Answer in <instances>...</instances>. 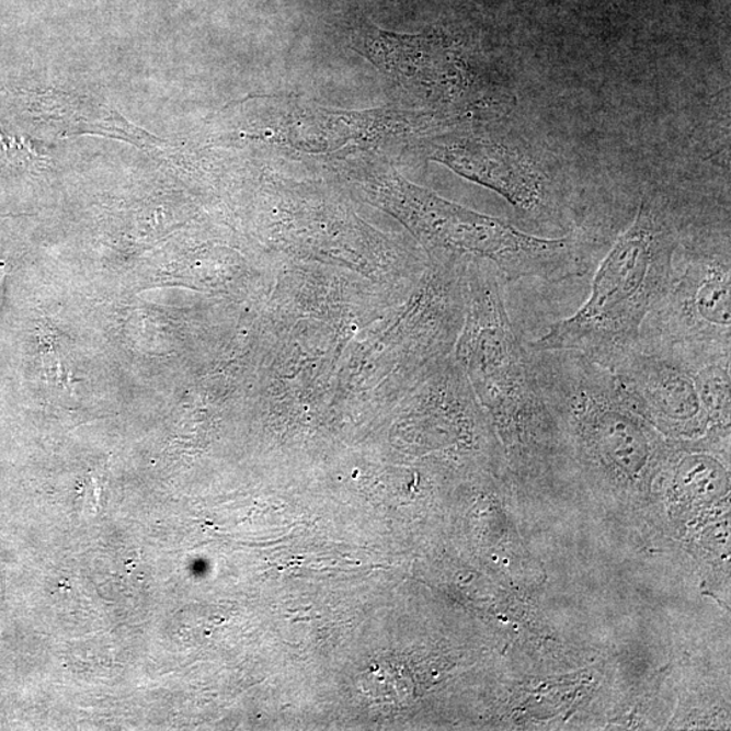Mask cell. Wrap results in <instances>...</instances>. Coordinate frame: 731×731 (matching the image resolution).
<instances>
[{
	"instance_id": "obj_8",
	"label": "cell",
	"mask_w": 731,
	"mask_h": 731,
	"mask_svg": "<svg viewBox=\"0 0 731 731\" xmlns=\"http://www.w3.org/2000/svg\"><path fill=\"white\" fill-rule=\"evenodd\" d=\"M429 159L492 190L517 210L538 215L551 194L545 172L516 148L480 136H447L425 142Z\"/></svg>"
},
{
	"instance_id": "obj_6",
	"label": "cell",
	"mask_w": 731,
	"mask_h": 731,
	"mask_svg": "<svg viewBox=\"0 0 731 731\" xmlns=\"http://www.w3.org/2000/svg\"><path fill=\"white\" fill-rule=\"evenodd\" d=\"M707 358L712 356L675 345L638 343L607 368L650 423L666 433L694 435L709 427L701 381Z\"/></svg>"
},
{
	"instance_id": "obj_2",
	"label": "cell",
	"mask_w": 731,
	"mask_h": 731,
	"mask_svg": "<svg viewBox=\"0 0 731 731\" xmlns=\"http://www.w3.org/2000/svg\"><path fill=\"white\" fill-rule=\"evenodd\" d=\"M676 250L675 228L664 210L643 199L598 266L586 301L529 343V351H574L612 366L637 347L643 322L670 290Z\"/></svg>"
},
{
	"instance_id": "obj_3",
	"label": "cell",
	"mask_w": 731,
	"mask_h": 731,
	"mask_svg": "<svg viewBox=\"0 0 731 731\" xmlns=\"http://www.w3.org/2000/svg\"><path fill=\"white\" fill-rule=\"evenodd\" d=\"M477 279L468 343L471 373L506 434L523 446L555 422L535 377L532 356L516 338L496 282L482 273Z\"/></svg>"
},
{
	"instance_id": "obj_9",
	"label": "cell",
	"mask_w": 731,
	"mask_h": 731,
	"mask_svg": "<svg viewBox=\"0 0 731 731\" xmlns=\"http://www.w3.org/2000/svg\"><path fill=\"white\" fill-rule=\"evenodd\" d=\"M5 274H8V267H5V266L0 267V287H2V285H3Z\"/></svg>"
},
{
	"instance_id": "obj_7",
	"label": "cell",
	"mask_w": 731,
	"mask_h": 731,
	"mask_svg": "<svg viewBox=\"0 0 731 731\" xmlns=\"http://www.w3.org/2000/svg\"><path fill=\"white\" fill-rule=\"evenodd\" d=\"M437 123L425 112H347L308 103L287 102L279 111L272 137L281 146L309 155L354 152L384 138L412 134Z\"/></svg>"
},
{
	"instance_id": "obj_5",
	"label": "cell",
	"mask_w": 731,
	"mask_h": 731,
	"mask_svg": "<svg viewBox=\"0 0 731 731\" xmlns=\"http://www.w3.org/2000/svg\"><path fill=\"white\" fill-rule=\"evenodd\" d=\"M638 343L675 345L700 355H731L729 253L690 259L675 270L663 301L643 322Z\"/></svg>"
},
{
	"instance_id": "obj_1",
	"label": "cell",
	"mask_w": 731,
	"mask_h": 731,
	"mask_svg": "<svg viewBox=\"0 0 731 731\" xmlns=\"http://www.w3.org/2000/svg\"><path fill=\"white\" fill-rule=\"evenodd\" d=\"M347 180L367 203L399 220L436 262L486 259L506 278L562 282L586 272L573 238H537L420 187L388 167L356 161Z\"/></svg>"
},
{
	"instance_id": "obj_4",
	"label": "cell",
	"mask_w": 731,
	"mask_h": 731,
	"mask_svg": "<svg viewBox=\"0 0 731 731\" xmlns=\"http://www.w3.org/2000/svg\"><path fill=\"white\" fill-rule=\"evenodd\" d=\"M353 46L441 123L488 102L468 50L443 31L400 34L362 26L353 34Z\"/></svg>"
}]
</instances>
